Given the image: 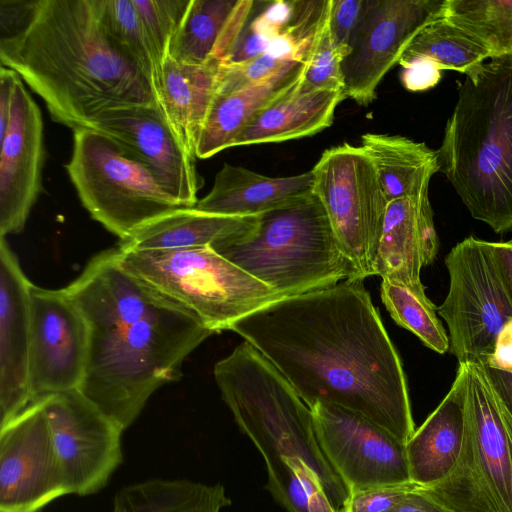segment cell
<instances>
[{
    "label": "cell",
    "instance_id": "obj_1",
    "mask_svg": "<svg viewBox=\"0 0 512 512\" xmlns=\"http://www.w3.org/2000/svg\"><path fill=\"white\" fill-rule=\"evenodd\" d=\"M311 408L354 411L407 443L415 431L406 375L363 280L287 297L235 322Z\"/></svg>",
    "mask_w": 512,
    "mask_h": 512
},
{
    "label": "cell",
    "instance_id": "obj_2",
    "mask_svg": "<svg viewBox=\"0 0 512 512\" xmlns=\"http://www.w3.org/2000/svg\"><path fill=\"white\" fill-rule=\"evenodd\" d=\"M89 329L79 391L122 430L212 332L189 308L142 279L117 248L94 256L63 288Z\"/></svg>",
    "mask_w": 512,
    "mask_h": 512
},
{
    "label": "cell",
    "instance_id": "obj_3",
    "mask_svg": "<svg viewBox=\"0 0 512 512\" xmlns=\"http://www.w3.org/2000/svg\"><path fill=\"white\" fill-rule=\"evenodd\" d=\"M0 60L73 131L109 109L158 103L150 80L106 34L95 0H37L27 25L0 39Z\"/></svg>",
    "mask_w": 512,
    "mask_h": 512
},
{
    "label": "cell",
    "instance_id": "obj_4",
    "mask_svg": "<svg viewBox=\"0 0 512 512\" xmlns=\"http://www.w3.org/2000/svg\"><path fill=\"white\" fill-rule=\"evenodd\" d=\"M437 154L471 216L512 231V56L465 75Z\"/></svg>",
    "mask_w": 512,
    "mask_h": 512
},
{
    "label": "cell",
    "instance_id": "obj_5",
    "mask_svg": "<svg viewBox=\"0 0 512 512\" xmlns=\"http://www.w3.org/2000/svg\"><path fill=\"white\" fill-rule=\"evenodd\" d=\"M213 373L223 401L262 455L267 472L285 459H302L338 512L350 492L318 442L311 408L280 371L243 341L215 364Z\"/></svg>",
    "mask_w": 512,
    "mask_h": 512
},
{
    "label": "cell",
    "instance_id": "obj_6",
    "mask_svg": "<svg viewBox=\"0 0 512 512\" xmlns=\"http://www.w3.org/2000/svg\"><path fill=\"white\" fill-rule=\"evenodd\" d=\"M210 247L281 299L361 280L312 191L259 215L252 232Z\"/></svg>",
    "mask_w": 512,
    "mask_h": 512
},
{
    "label": "cell",
    "instance_id": "obj_7",
    "mask_svg": "<svg viewBox=\"0 0 512 512\" xmlns=\"http://www.w3.org/2000/svg\"><path fill=\"white\" fill-rule=\"evenodd\" d=\"M464 377V437L447 476L424 488L452 512H512V417L480 363H459Z\"/></svg>",
    "mask_w": 512,
    "mask_h": 512
},
{
    "label": "cell",
    "instance_id": "obj_8",
    "mask_svg": "<svg viewBox=\"0 0 512 512\" xmlns=\"http://www.w3.org/2000/svg\"><path fill=\"white\" fill-rule=\"evenodd\" d=\"M133 273L193 311L214 333L280 300L269 286L210 246L133 251L119 248Z\"/></svg>",
    "mask_w": 512,
    "mask_h": 512
},
{
    "label": "cell",
    "instance_id": "obj_9",
    "mask_svg": "<svg viewBox=\"0 0 512 512\" xmlns=\"http://www.w3.org/2000/svg\"><path fill=\"white\" fill-rule=\"evenodd\" d=\"M65 167L91 217L121 241L183 208L145 167L96 130L74 131L72 156Z\"/></svg>",
    "mask_w": 512,
    "mask_h": 512
},
{
    "label": "cell",
    "instance_id": "obj_10",
    "mask_svg": "<svg viewBox=\"0 0 512 512\" xmlns=\"http://www.w3.org/2000/svg\"><path fill=\"white\" fill-rule=\"evenodd\" d=\"M310 171L312 192L358 277L375 276L388 200L372 161L361 146L344 143L325 150Z\"/></svg>",
    "mask_w": 512,
    "mask_h": 512
},
{
    "label": "cell",
    "instance_id": "obj_11",
    "mask_svg": "<svg viewBox=\"0 0 512 512\" xmlns=\"http://www.w3.org/2000/svg\"><path fill=\"white\" fill-rule=\"evenodd\" d=\"M449 290L437 313L448 325L449 351L459 363L485 365L497 337L512 319V304L502 284L489 241L470 236L445 258Z\"/></svg>",
    "mask_w": 512,
    "mask_h": 512
},
{
    "label": "cell",
    "instance_id": "obj_12",
    "mask_svg": "<svg viewBox=\"0 0 512 512\" xmlns=\"http://www.w3.org/2000/svg\"><path fill=\"white\" fill-rule=\"evenodd\" d=\"M447 1L368 0L341 64L346 97L361 106L372 103L378 85L415 36L446 15Z\"/></svg>",
    "mask_w": 512,
    "mask_h": 512
},
{
    "label": "cell",
    "instance_id": "obj_13",
    "mask_svg": "<svg viewBox=\"0 0 512 512\" xmlns=\"http://www.w3.org/2000/svg\"><path fill=\"white\" fill-rule=\"evenodd\" d=\"M46 415L69 494L101 490L122 462V428L79 389L38 401Z\"/></svg>",
    "mask_w": 512,
    "mask_h": 512
},
{
    "label": "cell",
    "instance_id": "obj_14",
    "mask_svg": "<svg viewBox=\"0 0 512 512\" xmlns=\"http://www.w3.org/2000/svg\"><path fill=\"white\" fill-rule=\"evenodd\" d=\"M311 410L318 442L350 494L412 482L406 443L343 407L320 402Z\"/></svg>",
    "mask_w": 512,
    "mask_h": 512
},
{
    "label": "cell",
    "instance_id": "obj_15",
    "mask_svg": "<svg viewBox=\"0 0 512 512\" xmlns=\"http://www.w3.org/2000/svg\"><path fill=\"white\" fill-rule=\"evenodd\" d=\"M29 387L31 404L79 389L86 366L87 322L64 289L32 284Z\"/></svg>",
    "mask_w": 512,
    "mask_h": 512
},
{
    "label": "cell",
    "instance_id": "obj_16",
    "mask_svg": "<svg viewBox=\"0 0 512 512\" xmlns=\"http://www.w3.org/2000/svg\"><path fill=\"white\" fill-rule=\"evenodd\" d=\"M69 494L39 402L0 427V512H39Z\"/></svg>",
    "mask_w": 512,
    "mask_h": 512
},
{
    "label": "cell",
    "instance_id": "obj_17",
    "mask_svg": "<svg viewBox=\"0 0 512 512\" xmlns=\"http://www.w3.org/2000/svg\"><path fill=\"white\" fill-rule=\"evenodd\" d=\"M89 129L112 139L182 207L196 206L195 157L179 141L158 103L109 109L94 118Z\"/></svg>",
    "mask_w": 512,
    "mask_h": 512
},
{
    "label": "cell",
    "instance_id": "obj_18",
    "mask_svg": "<svg viewBox=\"0 0 512 512\" xmlns=\"http://www.w3.org/2000/svg\"><path fill=\"white\" fill-rule=\"evenodd\" d=\"M43 120L18 77L10 121L0 141V236L23 230L42 188Z\"/></svg>",
    "mask_w": 512,
    "mask_h": 512
},
{
    "label": "cell",
    "instance_id": "obj_19",
    "mask_svg": "<svg viewBox=\"0 0 512 512\" xmlns=\"http://www.w3.org/2000/svg\"><path fill=\"white\" fill-rule=\"evenodd\" d=\"M5 237L0 238V427L31 404L29 352L30 292Z\"/></svg>",
    "mask_w": 512,
    "mask_h": 512
},
{
    "label": "cell",
    "instance_id": "obj_20",
    "mask_svg": "<svg viewBox=\"0 0 512 512\" xmlns=\"http://www.w3.org/2000/svg\"><path fill=\"white\" fill-rule=\"evenodd\" d=\"M439 248L428 191L388 203L378 247L375 275L426 294L421 269Z\"/></svg>",
    "mask_w": 512,
    "mask_h": 512
},
{
    "label": "cell",
    "instance_id": "obj_21",
    "mask_svg": "<svg viewBox=\"0 0 512 512\" xmlns=\"http://www.w3.org/2000/svg\"><path fill=\"white\" fill-rule=\"evenodd\" d=\"M220 65L191 64L166 56L155 83V93L173 132L196 158L199 134L217 94Z\"/></svg>",
    "mask_w": 512,
    "mask_h": 512
},
{
    "label": "cell",
    "instance_id": "obj_22",
    "mask_svg": "<svg viewBox=\"0 0 512 512\" xmlns=\"http://www.w3.org/2000/svg\"><path fill=\"white\" fill-rule=\"evenodd\" d=\"M464 428V377L458 367L449 392L406 443L412 482L427 488L447 476L459 457Z\"/></svg>",
    "mask_w": 512,
    "mask_h": 512
},
{
    "label": "cell",
    "instance_id": "obj_23",
    "mask_svg": "<svg viewBox=\"0 0 512 512\" xmlns=\"http://www.w3.org/2000/svg\"><path fill=\"white\" fill-rule=\"evenodd\" d=\"M312 191L311 171L270 177L244 167L224 164L198 210L228 216H258Z\"/></svg>",
    "mask_w": 512,
    "mask_h": 512
},
{
    "label": "cell",
    "instance_id": "obj_24",
    "mask_svg": "<svg viewBox=\"0 0 512 512\" xmlns=\"http://www.w3.org/2000/svg\"><path fill=\"white\" fill-rule=\"evenodd\" d=\"M303 62L272 77L227 94H216L196 144L197 158L206 159L233 147L246 125L301 81Z\"/></svg>",
    "mask_w": 512,
    "mask_h": 512
},
{
    "label": "cell",
    "instance_id": "obj_25",
    "mask_svg": "<svg viewBox=\"0 0 512 512\" xmlns=\"http://www.w3.org/2000/svg\"><path fill=\"white\" fill-rule=\"evenodd\" d=\"M300 83L257 114L236 138L234 146L279 143L312 136L333 123L343 90H303Z\"/></svg>",
    "mask_w": 512,
    "mask_h": 512
},
{
    "label": "cell",
    "instance_id": "obj_26",
    "mask_svg": "<svg viewBox=\"0 0 512 512\" xmlns=\"http://www.w3.org/2000/svg\"><path fill=\"white\" fill-rule=\"evenodd\" d=\"M258 220L259 215L228 216L183 207L144 225L121 241L118 247L133 251L205 247L252 232Z\"/></svg>",
    "mask_w": 512,
    "mask_h": 512
},
{
    "label": "cell",
    "instance_id": "obj_27",
    "mask_svg": "<svg viewBox=\"0 0 512 512\" xmlns=\"http://www.w3.org/2000/svg\"><path fill=\"white\" fill-rule=\"evenodd\" d=\"M362 149L372 161L388 203L428 191L440 171L437 150L400 135L365 133Z\"/></svg>",
    "mask_w": 512,
    "mask_h": 512
},
{
    "label": "cell",
    "instance_id": "obj_28",
    "mask_svg": "<svg viewBox=\"0 0 512 512\" xmlns=\"http://www.w3.org/2000/svg\"><path fill=\"white\" fill-rule=\"evenodd\" d=\"M231 505L222 484L149 479L120 489L112 512H221Z\"/></svg>",
    "mask_w": 512,
    "mask_h": 512
},
{
    "label": "cell",
    "instance_id": "obj_29",
    "mask_svg": "<svg viewBox=\"0 0 512 512\" xmlns=\"http://www.w3.org/2000/svg\"><path fill=\"white\" fill-rule=\"evenodd\" d=\"M412 59H427L442 71L453 70L466 75L489 60L490 55L472 35L444 16L429 23L415 36L399 63Z\"/></svg>",
    "mask_w": 512,
    "mask_h": 512
},
{
    "label": "cell",
    "instance_id": "obj_30",
    "mask_svg": "<svg viewBox=\"0 0 512 512\" xmlns=\"http://www.w3.org/2000/svg\"><path fill=\"white\" fill-rule=\"evenodd\" d=\"M239 0H192L168 55L191 64L208 63Z\"/></svg>",
    "mask_w": 512,
    "mask_h": 512
},
{
    "label": "cell",
    "instance_id": "obj_31",
    "mask_svg": "<svg viewBox=\"0 0 512 512\" xmlns=\"http://www.w3.org/2000/svg\"><path fill=\"white\" fill-rule=\"evenodd\" d=\"M95 5L112 43L145 74L155 90L161 66L134 0H95Z\"/></svg>",
    "mask_w": 512,
    "mask_h": 512
},
{
    "label": "cell",
    "instance_id": "obj_32",
    "mask_svg": "<svg viewBox=\"0 0 512 512\" xmlns=\"http://www.w3.org/2000/svg\"><path fill=\"white\" fill-rule=\"evenodd\" d=\"M445 16L472 35L490 59L512 56V0H448Z\"/></svg>",
    "mask_w": 512,
    "mask_h": 512
},
{
    "label": "cell",
    "instance_id": "obj_33",
    "mask_svg": "<svg viewBox=\"0 0 512 512\" xmlns=\"http://www.w3.org/2000/svg\"><path fill=\"white\" fill-rule=\"evenodd\" d=\"M381 299L392 319L416 335L426 347L440 354L449 350V336L437 315V307L426 294L382 280Z\"/></svg>",
    "mask_w": 512,
    "mask_h": 512
},
{
    "label": "cell",
    "instance_id": "obj_34",
    "mask_svg": "<svg viewBox=\"0 0 512 512\" xmlns=\"http://www.w3.org/2000/svg\"><path fill=\"white\" fill-rule=\"evenodd\" d=\"M329 7L330 0L302 65L299 86L303 90L344 91L341 64L350 50L337 45L332 38L329 29Z\"/></svg>",
    "mask_w": 512,
    "mask_h": 512
},
{
    "label": "cell",
    "instance_id": "obj_35",
    "mask_svg": "<svg viewBox=\"0 0 512 512\" xmlns=\"http://www.w3.org/2000/svg\"><path fill=\"white\" fill-rule=\"evenodd\" d=\"M134 3L161 66L192 0H134Z\"/></svg>",
    "mask_w": 512,
    "mask_h": 512
},
{
    "label": "cell",
    "instance_id": "obj_36",
    "mask_svg": "<svg viewBox=\"0 0 512 512\" xmlns=\"http://www.w3.org/2000/svg\"><path fill=\"white\" fill-rule=\"evenodd\" d=\"M418 487L414 482H408L352 492L338 512H389Z\"/></svg>",
    "mask_w": 512,
    "mask_h": 512
},
{
    "label": "cell",
    "instance_id": "obj_37",
    "mask_svg": "<svg viewBox=\"0 0 512 512\" xmlns=\"http://www.w3.org/2000/svg\"><path fill=\"white\" fill-rule=\"evenodd\" d=\"M367 7L368 0H330L329 29L337 45L349 48V41Z\"/></svg>",
    "mask_w": 512,
    "mask_h": 512
},
{
    "label": "cell",
    "instance_id": "obj_38",
    "mask_svg": "<svg viewBox=\"0 0 512 512\" xmlns=\"http://www.w3.org/2000/svg\"><path fill=\"white\" fill-rule=\"evenodd\" d=\"M400 79L405 89L418 92L435 87L442 77V70L427 59H412L399 63Z\"/></svg>",
    "mask_w": 512,
    "mask_h": 512
},
{
    "label": "cell",
    "instance_id": "obj_39",
    "mask_svg": "<svg viewBox=\"0 0 512 512\" xmlns=\"http://www.w3.org/2000/svg\"><path fill=\"white\" fill-rule=\"evenodd\" d=\"M37 0H0V39L11 37L29 22Z\"/></svg>",
    "mask_w": 512,
    "mask_h": 512
},
{
    "label": "cell",
    "instance_id": "obj_40",
    "mask_svg": "<svg viewBox=\"0 0 512 512\" xmlns=\"http://www.w3.org/2000/svg\"><path fill=\"white\" fill-rule=\"evenodd\" d=\"M19 75L10 68L0 69V141L3 140L10 121L15 83Z\"/></svg>",
    "mask_w": 512,
    "mask_h": 512
},
{
    "label": "cell",
    "instance_id": "obj_41",
    "mask_svg": "<svg viewBox=\"0 0 512 512\" xmlns=\"http://www.w3.org/2000/svg\"><path fill=\"white\" fill-rule=\"evenodd\" d=\"M389 512H452L423 487L410 492L397 506Z\"/></svg>",
    "mask_w": 512,
    "mask_h": 512
},
{
    "label": "cell",
    "instance_id": "obj_42",
    "mask_svg": "<svg viewBox=\"0 0 512 512\" xmlns=\"http://www.w3.org/2000/svg\"><path fill=\"white\" fill-rule=\"evenodd\" d=\"M502 284L512 304V242H489Z\"/></svg>",
    "mask_w": 512,
    "mask_h": 512
},
{
    "label": "cell",
    "instance_id": "obj_43",
    "mask_svg": "<svg viewBox=\"0 0 512 512\" xmlns=\"http://www.w3.org/2000/svg\"><path fill=\"white\" fill-rule=\"evenodd\" d=\"M483 368L493 390L512 417V371L489 365H483Z\"/></svg>",
    "mask_w": 512,
    "mask_h": 512
},
{
    "label": "cell",
    "instance_id": "obj_44",
    "mask_svg": "<svg viewBox=\"0 0 512 512\" xmlns=\"http://www.w3.org/2000/svg\"><path fill=\"white\" fill-rule=\"evenodd\" d=\"M485 365L512 371V319L499 333L493 355Z\"/></svg>",
    "mask_w": 512,
    "mask_h": 512
},
{
    "label": "cell",
    "instance_id": "obj_45",
    "mask_svg": "<svg viewBox=\"0 0 512 512\" xmlns=\"http://www.w3.org/2000/svg\"><path fill=\"white\" fill-rule=\"evenodd\" d=\"M510 242H512V239L510 240Z\"/></svg>",
    "mask_w": 512,
    "mask_h": 512
},
{
    "label": "cell",
    "instance_id": "obj_46",
    "mask_svg": "<svg viewBox=\"0 0 512 512\" xmlns=\"http://www.w3.org/2000/svg\"><path fill=\"white\" fill-rule=\"evenodd\" d=\"M40 512V511H39Z\"/></svg>",
    "mask_w": 512,
    "mask_h": 512
}]
</instances>
